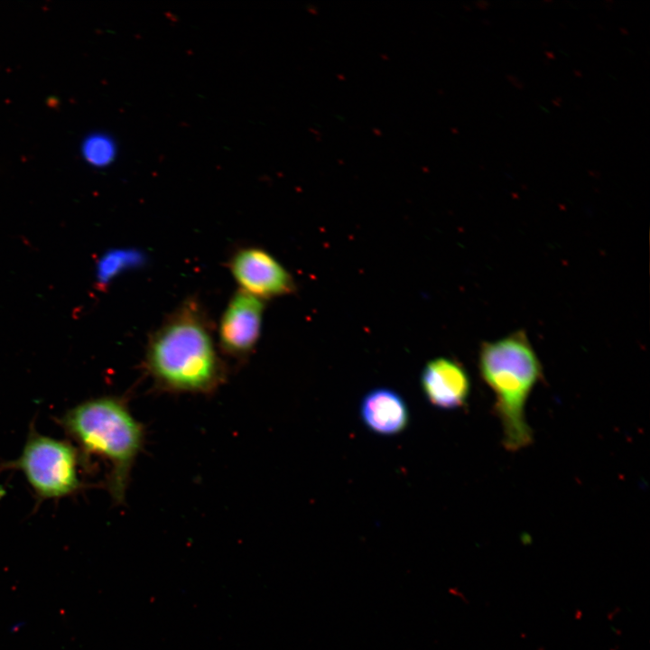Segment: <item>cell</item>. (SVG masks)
<instances>
[{
  "label": "cell",
  "instance_id": "cell-1",
  "mask_svg": "<svg viewBox=\"0 0 650 650\" xmlns=\"http://www.w3.org/2000/svg\"><path fill=\"white\" fill-rule=\"evenodd\" d=\"M144 367L154 384L172 393L209 394L224 380L226 367L202 305L189 298L151 334Z\"/></svg>",
  "mask_w": 650,
  "mask_h": 650
},
{
  "label": "cell",
  "instance_id": "cell-2",
  "mask_svg": "<svg viewBox=\"0 0 650 650\" xmlns=\"http://www.w3.org/2000/svg\"><path fill=\"white\" fill-rule=\"evenodd\" d=\"M59 422L77 444L83 464L92 456L109 463L108 492L121 503L144 442L143 427L126 404L116 396L88 399L69 409Z\"/></svg>",
  "mask_w": 650,
  "mask_h": 650
},
{
  "label": "cell",
  "instance_id": "cell-3",
  "mask_svg": "<svg viewBox=\"0 0 650 650\" xmlns=\"http://www.w3.org/2000/svg\"><path fill=\"white\" fill-rule=\"evenodd\" d=\"M478 369L495 396L494 412L502 427L505 449L515 452L528 447L534 437L525 405L543 377V368L526 334L519 330L484 342Z\"/></svg>",
  "mask_w": 650,
  "mask_h": 650
},
{
  "label": "cell",
  "instance_id": "cell-4",
  "mask_svg": "<svg viewBox=\"0 0 650 650\" xmlns=\"http://www.w3.org/2000/svg\"><path fill=\"white\" fill-rule=\"evenodd\" d=\"M80 462L72 442L41 434L31 427L19 457L3 463L1 469L21 471L38 499H59L83 488Z\"/></svg>",
  "mask_w": 650,
  "mask_h": 650
},
{
  "label": "cell",
  "instance_id": "cell-5",
  "mask_svg": "<svg viewBox=\"0 0 650 650\" xmlns=\"http://www.w3.org/2000/svg\"><path fill=\"white\" fill-rule=\"evenodd\" d=\"M238 289L260 300L291 293L294 283L288 271L262 247L237 248L228 265Z\"/></svg>",
  "mask_w": 650,
  "mask_h": 650
},
{
  "label": "cell",
  "instance_id": "cell-6",
  "mask_svg": "<svg viewBox=\"0 0 650 650\" xmlns=\"http://www.w3.org/2000/svg\"><path fill=\"white\" fill-rule=\"evenodd\" d=\"M265 302L237 290L228 302L218 328V346L223 353L245 359L260 339Z\"/></svg>",
  "mask_w": 650,
  "mask_h": 650
},
{
  "label": "cell",
  "instance_id": "cell-7",
  "mask_svg": "<svg viewBox=\"0 0 650 650\" xmlns=\"http://www.w3.org/2000/svg\"><path fill=\"white\" fill-rule=\"evenodd\" d=\"M421 385L427 400L444 410L463 406L470 392V381L465 368L447 358H437L426 364Z\"/></svg>",
  "mask_w": 650,
  "mask_h": 650
},
{
  "label": "cell",
  "instance_id": "cell-8",
  "mask_svg": "<svg viewBox=\"0 0 650 650\" xmlns=\"http://www.w3.org/2000/svg\"><path fill=\"white\" fill-rule=\"evenodd\" d=\"M360 415L369 430L381 435L403 432L409 421V411L403 397L385 387L373 389L364 395Z\"/></svg>",
  "mask_w": 650,
  "mask_h": 650
},
{
  "label": "cell",
  "instance_id": "cell-9",
  "mask_svg": "<svg viewBox=\"0 0 650 650\" xmlns=\"http://www.w3.org/2000/svg\"><path fill=\"white\" fill-rule=\"evenodd\" d=\"M81 153L88 164L105 167L116 157V144L107 135L95 133L88 135L82 142Z\"/></svg>",
  "mask_w": 650,
  "mask_h": 650
},
{
  "label": "cell",
  "instance_id": "cell-10",
  "mask_svg": "<svg viewBox=\"0 0 650 650\" xmlns=\"http://www.w3.org/2000/svg\"><path fill=\"white\" fill-rule=\"evenodd\" d=\"M137 260V254L131 250L115 249L106 253L97 264L96 274L98 283L107 284L120 272L135 265Z\"/></svg>",
  "mask_w": 650,
  "mask_h": 650
},
{
  "label": "cell",
  "instance_id": "cell-11",
  "mask_svg": "<svg viewBox=\"0 0 650 650\" xmlns=\"http://www.w3.org/2000/svg\"><path fill=\"white\" fill-rule=\"evenodd\" d=\"M24 623L22 622H14L10 627L9 630L11 633H16L17 631L21 630L23 627Z\"/></svg>",
  "mask_w": 650,
  "mask_h": 650
}]
</instances>
